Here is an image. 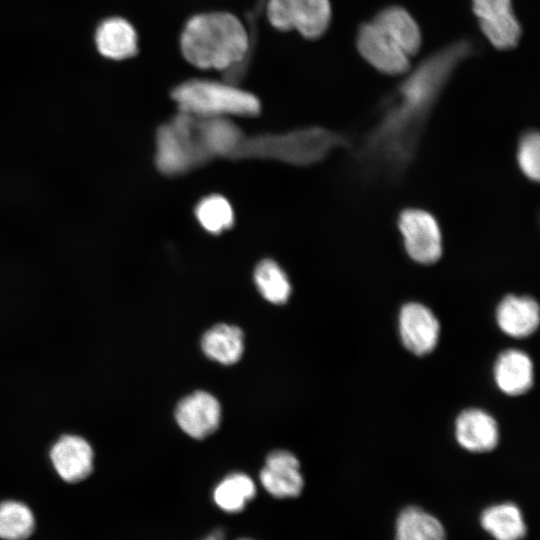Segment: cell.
I'll return each mask as SVG.
<instances>
[{"mask_svg": "<svg viewBox=\"0 0 540 540\" xmlns=\"http://www.w3.org/2000/svg\"><path fill=\"white\" fill-rule=\"evenodd\" d=\"M538 303L529 296L507 295L498 304L496 322L508 336L524 338L539 326Z\"/></svg>", "mask_w": 540, "mask_h": 540, "instance_id": "obj_15", "label": "cell"}, {"mask_svg": "<svg viewBox=\"0 0 540 540\" xmlns=\"http://www.w3.org/2000/svg\"><path fill=\"white\" fill-rule=\"evenodd\" d=\"M264 7L273 27L296 30L307 39L321 37L332 17L329 0H266Z\"/></svg>", "mask_w": 540, "mask_h": 540, "instance_id": "obj_6", "label": "cell"}, {"mask_svg": "<svg viewBox=\"0 0 540 540\" xmlns=\"http://www.w3.org/2000/svg\"><path fill=\"white\" fill-rule=\"evenodd\" d=\"M195 216L199 224L211 234H220L234 224V212L229 201L212 194L201 199L195 207Z\"/></svg>", "mask_w": 540, "mask_h": 540, "instance_id": "obj_26", "label": "cell"}, {"mask_svg": "<svg viewBox=\"0 0 540 540\" xmlns=\"http://www.w3.org/2000/svg\"><path fill=\"white\" fill-rule=\"evenodd\" d=\"M481 524L496 540H521L526 534L521 511L512 503L498 504L484 510Z\"/></svg>", "mask_w": 540, "mask_h": 540, "instance_id": "obj_21", "label": "cell"}, {"mask_svg": "<svg viewBox=\"0 0 540 540\" xmlns=\"http://www.w3.org/2000/svg\"><path fill=\"white\" fill-rule=\"evenodd\" d=\"M174 415L178 426L187 435L203 439L218 429L221 406L212 394L198 390L178 402Z\"/></svg>", "mask_w": 540, "mask_h": 540, "instance_id": "obj_11", "label": "cell"}, {"mask_svg": "<svg viewBox=\"0 0 540 540\" xmlns=\"http://www.w3.org/2000/svg\"><path fill=\"white\" fill-rule=\"evenodd\" d=\"M49 457L57 474L68 483L82 481L93 471V448L79 435L59 437L52 445Z\"/></svg>", "mask_w": 540, "mask_h": 540, "instance_id": "obj_12", "label": "cell"}, {"mask_svg": "<svg viewBox=\"0 0 540 540\" xmlns=\"http://www.w3.org/2000/svg\"><path fill=\"white\" fill-rule=\"evenodd\" d=\"M35 529V518L24 503L6 500L0 503V538L25 540Z\"/></svg>", "mask_w": 540, "mask_h": 540, "instance_id": "obj_25", "label": "cell"}, {"mask_svg": "<svg viewBox=\"0 0 540 540\" xmlns=\"http://www.w3.org/2000/svg\"><path fill=\"white\" fill-rule=\"evenodd\" d=\"M171 98L178 111L197 117H254L261 110L255 95L225 80L189 79L172 89Z\"/></svg>", "mask_w": 540, "mask_h": 540, "instance_id": "obj_4", "label": "cell"}, {"mask_svg": "<svg viewBox=\"0 0 540 540\" xmlns=\"http://www.w3.org/2000/svg\"><path fill=\"white\" fill-rule=\"evenodd\" d=\"M474 52L469 39L449 43L422 60L385 98L356 144L354 158L363 178L395 181L405 173L444 88Z\"/></svg>", "mask_w": 540, "mask_h": 540, "instance_id": "obj_1", "label": "cell"}, {"mask_svg": "<svg viewBox=\"0 0 540 540\" xmlns=\"http://www.w3.org/2000/svg\"><path fill=\"white\" fill-rule=\"evenodd\" d=\"M472 10L486 39L499 50L515 48L522 28L511 0H472Z\"/></svg>", "mask_w": 540, "mask_h": 540, "instance_id": "obj_8", "label": "cell"}, {"mask_svg": "<svg viewBox=\"0 0 540 540\" xmlns=\"http://www.w3.org/2000/svg\"><path fill=\"white\" fill-rule=\"evenodd\" d=\"M195 117L200 140L211 159L234 158L245 138L241 129L230 118Z\"/></svg>", "mask_w": 540, "mask_h": 540, "instance_id": "obj_16", "label": "cell"}, {"mask_svg": "<svg viewBox=\"0 0 540 540\" xmlns=\"http://www.w3.org/2000/svg\"><path fill=\"white\" fill-rule=\"evenodd\" d=\"M95 40L99 52L114 60L130 58L138 50L135 29L127 20L120 17L103 21L96 31Z\"/></svg>", "mask_w": 540, "mask_h": 540, "instance_id": "obj_19", "label": "cell"}, {"mask_svg": "<svg viewBox=\"0 0 540 540\" xmlns=\"http://www.w3.org/2000/svg\"><path fill=\"white\" fill-rule=\"evenodd\" d=\"M397 225L403 238L407 255L419 264H433L443 252L441 230L435 217L418 209H404Z\"/></svg>", "mask_w": 540, "mask_h": 540, "instance_id": "obj_7", "label": "cell"}, {"mask_svg": "<svg viewBox=\"0 0 540 540\" xmlns=\"http://www.w3.org/2000/svg\"><path fill=\"white\" fill-rule=\"evenodd\" d=\"M356 47L362 58L381 73L401 75L410 69V57L372 21L359 26Z\"/></svg>", "mask_w": 540, "mask_h": 540, "instance_id": "obj_9", "label": "cell"}, {"mask_svg": "<svg viewBox=\"0 0 540 540\" xmlns=\"http://www.w3.org/2000/svg\"><path fill=\"white\" fill-rule=\"evenodd\" d=\"M241 540H248V539H241Z\"/></svg>", "mask_w": 540, "mask_h": 540, "instance_id": "obj_30", "label": "cell"}, {"mask_svg": "<svg viewBox=\"0 0 540 540\" xmlns=\"http://www.w3.org/2000/svg\"><path fill=\"white\" fill-rule=\"evenodd\" d=\"M455 437L459 445L470 452H488L498 444V424L484 410L466 409L455 421Z\"/></svg>", "mask_w": 540, "mask_h": 540, "instance_id": "obj_14", "label": "cell"}, {"mask_svg": "<svg viewBox=\"0 0 540 540\" xmlns=\"http://www.w3.org/2000/svg\"><path fill=\"white\" fill-rule=\"evenodd\" d=\"M517 162L522 173L533 181L540 176V137L537 131L525 132L518 143Z\"/></svg>", "mask_w": 540, "mask_h": 540, "instance_id": "obj_27", "label": "cell"}, {"mask_svg": "<svg viewBox=\"0 0 540 540\" xmlns=\"http://www.w3.org/2000/svg\"><path fill=\"white\" fill-rule=\"evenodd\" d=\"M201 348L211 360L223 365L235 364L244 351L243 331L234 325L216 324L203 334Z\"/></svg>", "mask_w": 540, "mask_h": 540, "instance_id": "obj_20", "label": "cell"}, {"mask_svg": "<svg viewBox=\"0 0 540 540\" xmlns=\"http://www.w3.org/2000/svg\"><path fill=\"white\" fill-rule=\"evenodd\" d=\"M203 540H224V534L221 530H216L205 537Z\"/></svg>", "mask_w": 540, "mask_h": 540, "instance_id": "obj_28", "label": "cell"}, {"mask_svg": "<svg viewBox=\"0 0 540 540\" xmlns=\"http://www.w3.org/2000/svg\"><path fill=\"white\" fill-rule=\"evenodd\" d=\"M352 146L345 135L321 127L295 130L286 134L244 138L234 159L268 158L295 165L323 160L338 147Z\"/></svg>", "mask_w": 540, "mask_h": 540, "instance_id": "obj_3", "label": "cell"}, {"mask_svg": "<svg viewBox=\"0 0 540 540\" xmlns=\"http://www.w3.org/2000/svg\"><path fill=\"white\" fill-rule=\"evenodd\" d=\"M259 477L264 489L276 498L296 497L304 485L298 459L286 450L269 453Z\"/></svg>", "mask_w": 540, "mask_h": 540, "instance_id": "obj_13", "label": "cell"}, {"mask_svg": "<svg viewBox=\"0 0 540 540\" xmlns=\"http://www.w3.org/2000/svg\"><path fill=\"white\" fill-rule=\"evenodd\" d=\"M396 540H445L442 524L417 507L404 509L396 524Z\"/></svg>", "mask_w": 540, "mask_h": 540, "instance_id": "obj_22", "label": "cell"}, {"mask_svg": "<svg viewBox=\"0 0 540 540\" xmlns=\"http://www.w3.org/2000/svg\"><path fill=\"white\" fill-rule=\"evenodd\" d=\"M255 494L256 486L253 480L244 473L234 472L218 483L213 499L223 511L236 513L242 511Z\"/></svg>", "mask_w": 540, "mask_h": 540, "instance_id": "obj_23", "label": "cell"}, {"mask_svg": "<svg viewBox=\"0 0 540 540\" xmlns=\"http://www.w3.org/2000/svg\"><path fill=\"white\" fill-rule=\"evenodd\" d=\"M409 57L420 50L421 30L414 17L404 8L392 5L379 10L371 20Z\"/></svg>", "mask_w": 540, "mask_h": 540, "instance_id": "obj_17", "label": "cell"}, {"mask_svg": "<svg viewBox=\"0 0 540 540\" xmlns=\"http://www.w3.org/2000/svg\"><path fill=\"white\" fill-rule=\"evenodd\" d=\"M265 2H266V0H257V3H256V7H257L256 10L257 11L256 12H258L259 10L260 11L263 10Z\"/></svg>", "mask_w": 540, "mask_h": 540, "instance_id": "obj_29", "label": "cell"}, {"mask_svg": "<svg viewBox=\"0 0 540 540\" xmlns=\"http://www.w3.org/2000/svg\"><path fill=\"white\" fill-rule=\"evenodd\" d=\"M254 282L270 303L284 304L290 297L291 284L283 269L272 259H263L254 270Z\"/></svg>", "mask_w": 540, "mask_h": 540, "instance_id": "obj_24", "label": "cell"}, {"mask_svg": "<svg viewBox=\"0 0 540 540\" xmlns=\"http://www.w3.org/2000/svg\"><path fill=\"white\" fill-rule=\"evenodd\" d=\"M212 159L204 149L195 116L178 111L156 132L155 164L165 176H180Z\"/></svg>", "mask_w": 540, "mask_h": 540, "instance_id": "obj_5", "label": "cell"}, {"mask_svg": "<svg viewBox=\"0 0 540 540\" xmlns=\"http://www.w3.org/2000/svg\"><path fill=\"white\" fill-rule=\"evenodd\" d=\"M493 374L498 388L510 396L524 394L533 385V363L525 352L517 349L505 350L498 356Z\"/></svg>", "mask_w": 540, "mask_h": 540, "instance_id": "obj_18", "label": "cell"}, {"mask_svg": "<svg viewBox=\"0 0 540 540\" xmlns=\"http://www.w3.org/2000/svg\"><path fill=\"white\" fill-rule=\"evenodd\" d=\"M398 324L401 341L411 353L423 356L436 347L440 324L425 305L417 302L404 304L399 312Z\"/></svg>", "mask_w": 540, "mask_h": 540, "instance_id": "obj_10", "label": "cell"}, {"mask_svg": "<svg viewBox=\"0 0 540 540\" xmlns=\"http://www.w3.org/2000/svg\"><path fill=\"white\" fill-rule=\"evenodd\" d=\"M185 59L201 69L224 72L225 81L238 85L251 61L252 44L243 23L228 12H207L189 18L181 36Z\"/></svg>", "mask_w": 540, "mask_h": 540, "instance_id": "obj_2", "label": "cell"}]
</instances>
